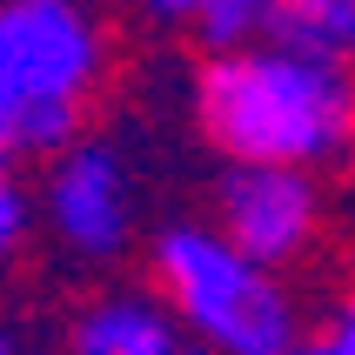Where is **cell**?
<instances>
[{
    "instance_id": "7a4b0ae2",
    "label": "cell",
    "mask_w": 355,
    "mask_h": 355,
    "mask_svg": "<svg viewBox=\"0 0 355 355\" xmlns=\"http://www.w3.org/2000/svg\"><path fill=\"white\" fill-rule=\"evenodd\" d=\"M107 74V34L87 0H0V155L54 161L74 148Z\"/></svg>"
},
{
    "instance_id": "9c48e42d",
    "label": "cell",
    "mask_w": 355,
    "mask_h": 355,
    "mask_svg": "<svg viewBox=\"0 0 355 355\" xmlns=\"http://www.w3.org/2000/svg\"><path fill=\"white\" fill-rule=\"evenodd\" d=\"M27 221H34V195H27V181H20V168L7 155H0V261L20 248V235H27Z\"/></svg>"
},
{
    "instance_id": "8fae6325",
    "label": "cell",
    "mask_w": 355,
    "mask_h": 355,
    "mask_svg": "<svg viewBox=\"0 0 355 355\" xmlns=\"http://www.w3.org/2000/svg\"><path fill=\"white\" fill-rule=\"evenodd\" d=\"M329 342H336L342 355H355V302H349V309L336 315V329H329Z\"/></svg>"
},
{
    "instance_id": "30bf717a",
    "label": "cell",
    "mask_w": 355,
    "mask_h": 355,
    "mask_svg": "<svg viewBox=\"0 0 355 355\" xmlns=\"http://www.w3.org/2000/svg\"><path fill=\"white\" fill-rule=\"evenodd\" d=\"M135 14H148V20H188L195 14V0H128Z\"/></svg>"
},
{
    "instance_id": "7c38bea8",
    "label": "cell",
    "mask_w": 355,
    "mask_h": 355,
    "mask_svg": "<svg viewBox=\"0 0 355 355\" xmlns=\"http://www.w3.org/2000/svg\"><path fill=\"white\" fill-rule=\"evenodd\" d=\"M295 355H342V349H336L329 336H322V342H295Z\"/></svg>"
},
{
    "instance_id": "ba28073f",
    "label": "cell",
    "mask_w": 355,
    "mask_h": 355,
    "mask_svg": "<svg viewBox=\"0 0 355 355\" xmlns=\"http://www.w3.org/2000/svg\"><path fill=\"white\" fill-rule=\"evenodd\" d=\"M188 27H195V40L208 47V54L255 47V40H261V0H195Z\"/></svg>"
},
{
    "instance_id": "52a82bcc",
    "label": "cell",
    "mask_w": 355,
    "mask_h": 355,
    "mask_svg": "<svg viewBox=\"0 0 355 355\" xmlns=\"http://www.w3.org/2000/svg\"><path fill=\"white\" fill-rule=\"evenodd\" d=\"M261 40L315 60H355V0H261Z\"/></svg>"
},
{
    "instance_id": "8992f818",
    "label": "cell",
    "mask_w": 355,
    "mask_h": 355,
    "mask_svg": "<svg viewBox=\"0 0 355 355\" xmlns=\"http://www.w3.org/2000/svg\"><path fill=\"white\" fill-rule=\"evenodd\" d=\"M67 355H201V342L161 309V295L114 288V295H94L74 315Z\"/></svg>"
},
{
    "instance_id": "4fadbf2b",
    "label": "cell",
    "mask_w": 355,
    "mask_h": 355,
    "mask_svg": "<svg viewBox=\"0 0 355 355\" xmlns=\"http://www.w3.org/2000/svg\"><path fill=\"white\" fill-rule=\"evenodd\" d=\"M0 355H14V336H7V329H0Z\"/></svg>"
},
{
    "instance_id": "5b68a950",
    "label": "cell",
    "mask_w": 355,
    "mask_h": 355,
    "mask_svg": "<svg viewBox=\"0 0 355 355\" xmlns=\"http://www.w3.org/2000/svg\"><path fill=\"white\" fill-rule=\"evenodd\" d=\"M322 228V195L315 175L302 168H228L215 188V235L241 248L261 268H288V261L315 241Z\"/></svg>"
},
{
    "instance_id": "6da1fadb",
    "label": "cell",
    "mask_w": 355,
    "mask_h": 355,
    "mask_svg": "<svg viewBox=\"0 0 355 355\" xmlns=\"http://www.w3.org/2000/svg\"><path fill=\"white\" fill-rule=\"evenodd\" d=\"M195 121L228 168H329L355 148V74L288 47L208 54L195 74Z\"/></svg>"
},
{
    "instance_id": "3957f363",
    "label": "cell",
    "mask_w": 355,
    "mask_h": 355,
    "mask_svg": "<svg viewBox=\"0 0 355 355\" xmlns=\"http://www.w3.org/2000/svg\"><path fill=\"white\" fill-rule=\"evenodd\" d=\"M148 261H155L161 309L201 342V355H295V295L282 288L275 268L228 248L215 228L175 221L155 235Z\"/></svg>"
},
{
    "instance_id": "277c9868",
    "label": "cell",
    "mask_w": 355,
    "mask_h": 355,
    "mask_svg": "<svg viewBox=\"0 0 355 355\" xmlns=\"http://www.w3.org/2000/svg\"><path fill=\"white\" fill-rule=\"evenodd\" d=\"M40 215L74 261H114L135 235V181H128V161L114 141L80 135L74 148H60L47 161Z\"/></svg>"
}]
</instances>
